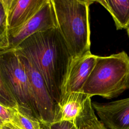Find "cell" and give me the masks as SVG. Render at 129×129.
<instances>
[{
  "label": "cell",
  "mask_w": 129,
  "mask_h": 129,
  "mask_svg": "<svg viewBox=\"0 0 129 129\" xmlns=\"http://www.w3.org/2000/svg\"><path fill=\"white\" fill-rule=\"evenodd\" d=\"M13 50L31 62L54 102L59 103L72 57L58 28L37 32Z\"/></svg>",
  "instance_id": "cell-1"
},
{
  "label": "cell",
  "mask_w": 129,
  "mask_h": 129,
  "mask_svg": "<svg viewBox=\"0 0 129 129\" xmlns=\"http://www.w3.org/2000/svg\"><path fill=\"white\" fill-rule=\"evenodd\" d=\"M57 28L73 58L90 51L89 7L87 0H52Z\"/></svg>",
  "instance_id": "cell-2"
},
{
  "label": "cell",
  "mask_w": 129,
  "mask_h": 129,
  "mask_svg": "<svg viewBox=\"0 0 129 129\" xmlns=\"http://www.w3.org/2000/svg\"><path fill=\"white\" fill-rule=\"evenodd\" d=\"M129 89V56L124 51L108 56H97L82 93L91 98L117 97Z\"/></svg>",
  "instance_id": "cell-3"
},
{
  "label": "cell",
  "mask_w": 129,
  "mask_h": 129,
  "mask_svg": "<svg viewBox=\"0 0 129 129\" xmlns=\"http://www.w3.org/2000/svg\"><path fill=\"white\" fill-rule=\"evenodd\" d=\"M0 70L17 103L18 111L36 120L27 72L19 56L14 50L0 51Z\"/></svg>",
  "instance_id": "cell-4"
},
{
  "label": "cell",
  "mask_w": 129,
  "mask_h": 129,
  "mask_svg": "<svg viewBox=\"0 0 129 129\" xmlns=\"http://www.w3.org/2000/svg\"><path fill=\"white\" fill-rule=\"evenodd\" d=\"M18 55L28 77L35 120L48 128L54 122L56 104L51 97L41 74L28 59Z\"/></svg>",
  "instance_id": "cell-5"
},
{
  "label": "cell",
  "mask_w": 129,
  "mask_h": 129,
  "mask_svg": "<svg viewBox=\"0 0 129 129\" xmlns=\"http://www.w3.org/2000/svg\"><path fill=\"white\" fill-rule=\"evenodd\" d=\"M57 28L52 0H46L39 10L21 26L8 31V45L6 50H13L33 34Z\"/></svg>",
  "instance_id": "cell-6"
},
{
  "label": "cell",
  "mask_w": 129,
  "mask_h": 129,
  "mask_svg": "<svg viewBox=\"0 0 129 129\" xmlns=\"http://www.w3.org/2000/svg\"><path fill=\"white\" fill-rule=\"evenodd\" d=\"M107 129H129V97L107 103L91 102Z\"/></svg>",
  "instance_id": "cell-7"
},
{
  "label": "cell",
  "mask_w": 129,
  "mask_h": 129,
  "mask_svg": "<svg viewBox=\"0 0 129 129\" xmlns=\"http://www.w3.org/2000/svg\"><path fill=\"white\" fill-rule=\"evenodd\" d=\"M96 58L97 55L90 51L81 56L72 59L64 83L61 100L72 93H82V88L94 68Z\"/></svg>",
  "instance_id": "cell-8"
},
{
  "label": "cell",
  "mask_w": 129,
  "mask_h": 129,
  "mask_svg": "<svg viewBox=\"0 0 129 129\" xmlns=\"http://www.w3.org/2000/svg\"><path fill=\"white\" fill-rule=\"evenodd\" d=\"M46 0H2L8 30L17 28L32 17Z\"/></svg>",
  "instance_id": "cell-9"
},
{
  "label": "cell",
  "mask_w": 129,
  "mask_h": 129,
  "mask_svg": "<svg viewBox=\"0 0 129 129\" xmlns=\"http://www.w3.org/2000/svg\"><path fill=\"white\" fill-rule=\"evenodd\" d=\"M87 96L83 93H72L64 97L56 105L54 122L67 120L76 123Z\"/></svg>",
  "instance_id": "cell-10"
},
{
  "label": "cell",
  "mask_w": 129,
  "mask_h": 129,
  "mask_svg": "<svg viewBox=\"0 0 129 129\" xmlns=\"http://www.w3.org/2000/svg\"><path fill=\"white\" fill-rule=\"evenodd\" d=\"M111 15L117 30L129 27V0L96 1Z\"/></svg>",
  "instance_id": "cell-11"
},
{
  "label": "cell",
  "mask_w": 129,
  "mask_h": 129,
  "mask_svg": "<svg viewBox=\"0 0 129 129\" xmlns=\"http://www.w3.org/2000/svg\"><path fill=\"white\" fill-rule=\"evenodd\" d=\"M91 97L85 99L82 109L76 120L78 129H107L98 120L91 104Z\"/></svg>",
  "instance_id": "cell-12"
},
{
  "label": "cell",
  "mask_w": 129,
  "mask_h": 129,
  "mask_svg": "<svg viewBox=\"0 0 129 129\" xmlns=\"http://www.w3.org/2000/svg\"><path fill=\"white\" fill-rule=\"evenodd\" d=\"M11 122L20 129H41L38 121L29 118L17 109L14 110Z\"/></svg>",
  "instance_id": "cell-13"
},
{
  "label": "cell",
  "mask_w": 129,
  "mask_h": 129,
  "mask_svg": "<svg viewBox=\"0 0 129 129\" xmlns=\"http://www.w3.org/2000/svg\"><path fill=\"white\" fill-rule=\"evenodd\" d=\"M0 104L18 110L17 103L7 87L0 70Z\"/></svg>",
  "instance_id": "cell-14"
},
{
  "label": "cell",
  "mask_w": 129,
  "mask_h": 129,
  "mask_svg": "<svg viewBox=\"0 0 129 129\" xmlns=\"http://www.w3.org/2000/svg\"><path fill=\"white\" fill-rule=\"evenodd\" d=\"M8 26L5 13L0 14V51L6 49L8 45Z\"/></svg>",
  "instance_id": "cell-15"
},
{
  "label": "cell",
  "mask_w": 129,
  "mask_h": 129,
  "mask_svg": "<svg viewBox=\"0 0 129 129\" xmlns=\"http://www.w3.org/2000/svg\"><path fill=\"white\" fill-rule=\"evenodd\" d=\"M15 109L0 104V120L3 123L12 121L13 113Z\"/></svg>",
  "instance_id": "cell-16"
},
{
  "label": "cell",
  "mask_w": 129,
  "mask_h": 129,
  "mask_svg": "<svg viewBox=\"0 0 129 129\" xmlns=\"http://www.w3.org/2000/svg\"><path fill=\"white\" fill-rule=\"evenodd\" d=\"M49 129H78L76 123L67 120L53 122L48 127Z\"/></svg>",
  "instance_id": "cell-17"
},
{
  "label": "cell",
  "mask_w": 129,
  "mask_h": 129,
  "mask_svg": "<svg viewBox=\"0 0 129 129\" xmlns=\"http://www.w3.org/2000/svg\"><path fill=\"white\" fill-rule=\"evenodd\" d=\"M1 129H20L13 122H9L3 124Z\"/></svg>",
  "instance_id": "cell-18"
},
{
  "label": "cell",
  "mask_w": 129,
  "mask_h": 129,
  "mask_svg": "<svg viewBox=\"0 0 129 129\" xmlns=\"http://www.w3.org/2000/svg\"><path fill=\"white\" fill-rule=\"evenodd\" d=\"M4 13H5L4 5H3L2 0H0V14H4Z\"/></svg>",
  "instance_id": "cell-19"
},
{
  "label": "cell",
  "mask_w": 129,
  "mask_h": 129,
  "mask_svg": "<svg viewBox=\"0 0 129 129\" xmlns=\"http://www.w3.org/2000/svg\"><path fill=\"white\" fill-rule=\"evenodd\" d=\"M3 122L0 120V129L1 128V127H2V125H3Z\"/></svg>",
  "instance_id": "cell-20"
},
{
  "label": "cell",
  "mask_w": 129,
  "mask_h": 129,
  "mask_svg": "<svg viewBox=\"0 0 129 129\" xmlns=\"http://www.w3.org/2000/svg\"><path fill=\"white\" fill-rule=\"evenodd\" d=\"M126 31H127V35L129 37V27L126 29Z\"/></svg>",
  "instance_id": "cell-21"
},
{
  "label": "cell",
  "mask_w": 129,
  "mask_h": 129,
  "mask_svg": "<svg viewBox=\"0 0 129 129\" xmlns=\"http://www.w3.org/2000/svg\"><path fill=\"white\" fill-rule=\"evenodd\" d=\"M46 129H49V128H46Z\"/></svg>",
  "instance_id": "cell-22"
}]
</instances>
